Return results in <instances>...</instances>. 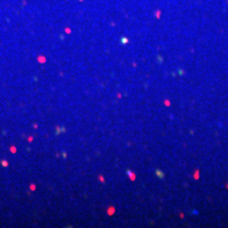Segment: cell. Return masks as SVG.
Instances as JSON below:
<instances>
[{
    "label": "cell",
    "instance_id": "1",
    "mask_svg": "<svg viewBox=\"0 0 228 228\" xmlns=\"http://www.w3.org/2000/svg\"><path fill=\"white\" fill-rule=\"evenodd\" d=\"M1 164H2V166H4V167H8L9 166V163L6 161H1Z\"/></svg>",
    "mask_w": 228,
    "mask_h": 228
},
{
    "label": "cell",
    "instance_id": "3",
    "mask_svg": "<svg viewBox=\"0 0 228 228\" xmlns=\"http://www.w3.org/2000/svg\"><path fill=\"white\" fill-rule=\"evenodd\" d=\"M31 189L34 190V189H35V185H31Z\"/></svg>",
    "mask_w": 228,
    "mask_h": 228
},
{
    "label": "cell",
    "instance_id": "2",
    "mask_svg": "<svg viewBox=\"0 0 228 228\" xmlns=\"http://www.w3.org/2000/svg\"><path fill=\"white\" fill-rule=\"evenodd\" d=\"M11 151H12V152H16V150H15V147H11Z\"/></svg>",
    "mask_w": 228,
    "mask_h": 228
}]
</instances>
